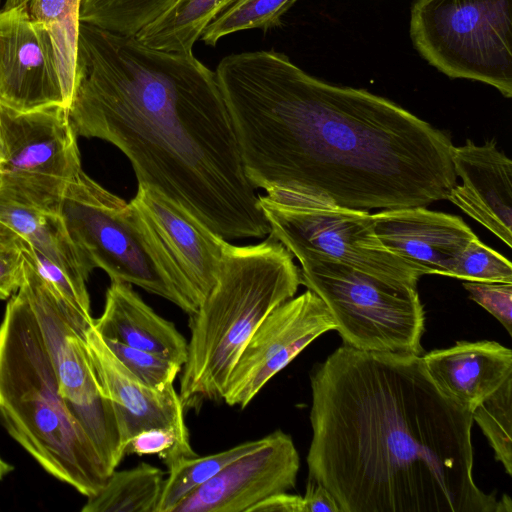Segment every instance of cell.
<instances>
[{
	"mask_svg": "<svg viewBox=\"0 0 512 512\" xmlns=\"http://www.w3.org/2000/svg\"><path fill=\"white\" fill-rule=\"evenodd\" d=\"M14 467L0 456V481L10 474Z\"/></svg>",
	"mask_w": 512,
	"mask_h": 512,
	"instance_id": "38",
	"label": "cell"
},
{
	"mask_svg": "<svg viewBox=\"0 0 512 512\" xmlns=\"http://www.w3.org/2000/svg\"><path fill=\"white\" fill-rule=\"evenodd\" d=\"M309 478L341 512H499L473 478L472 412L422 357L343 344L310 375Z\"/></svg>",
	"mask_w": 512,
	"mask_h": 512,
	"instance_id": "2",
	"label": "cell"
},
{
	"mask_svg": "<svg viewBox=\"0 0 512 512\" xmlns=\"http://www.w3.org/2000/svg\"><path fill=\"white\" fill-rule=\"evenodd\" d=\"M336 324L322 299L307 289L276 307L248 340L231 371L223 395L245 408L267 382Z\"/></svg>",
	"mask_w": 512,
	"mask_h": 512,
	"instance_id": "13",
	"label": "cell"
},
{
	"mask_svg": "<svg viewBox=\"0 0 512 512\" xmlns=\"http://www.w3.org/2000/svg\"><path fill=\"white\" fill-rule=\"evenodd\" d=\"M26 249L40 276L69 304L81 312L91 315L90 298L79 292L67 274L52 260L26 242Z\"/></svg>",
	"mask_w": 512,
	"mask_h": 512,
	"instance_id": "33",
	"label": "cell"
},
{
	"mask_svg": "<svg viewBox=\"0 0 512 512\" xmlns=\"http://www.w3.org/2000/svg\"><path fill=\"white\" fill-rule=\"evenodd\" d=\"M0 420L46 472L86 497L111 474L59 394L46 343L20 288L0 324Z\"/></svg>",
	"mask_w": 512,
	"mask_h": 512,
	"instance_id": "4",
	"label": "cell"
},
{
	"mask_svg": "<svg viewBox=\"0 0 512 512\" xmlns=\"http://www.w3.org/2000/svg\"><path fill=\"white\" fill-rule=\"evenodd\" d=\"M125 453L140 456L158 454L167 468L182 457L196 456L189 436L173 426L154 427L137 433L127 443Z\"/></svg>",
	"mask_w": 512,
	"mask_h": 512,
	"instance_id": "31",
	"label": "cell"
},
{
	"mask_svg": "<svg viewBox=\"0 0 512 512\" xmlns=\"http://www.w3.org/2000/svg\"><path fill=\"white\" fill-rule=\"evenodd\" d=\"M28 3L4 0L0 7V106L15 112L67 108L48 30Z\"/></svg>",
	"mask_w": 512,
	"mask_h": 512,
	"instance_id": "14",
	"label": "cell"
},
{
	"mask_svg": "<svg viewBox=\"0 0 512 512\" xmlns=\"http://www.w3.org/2000/svg\"><path fill=\"white\" fill-rule=\"evenodd\" d=\"M269 435L236 445L227 450L198 457H182L168 468L156 512H172L193 491L237 458L264 446Z\"/></svg>",
	"mask_w": 512,
	"mask_h": 512,
	"instance_id": "25",
	"label": "cell"
},
{
	"mask_svg": "<svg viewBox=\"0 0 512 512\" xmlns=\"http://www.w3.org/2000/svg\"><path fill=\"white\" fill-rule=\"evenodd\" d=\"M33 18L48 30L58 74L69 108L76 84L80 32V0H29Z\"/></svg>",
	"mask_w": 512,
	"mask_h": 512,
	"instance_id": "24",
	"label": "cell"
},
{
	"mask_svg": "<svg viewBox=\"0 0 512 512\" xmlns=\"http://www.w3.org/2000/svg\"><path fill=\"white\" fill-rule=\"evenodd\" d=\"M469 297L494 316L512 335V283L464 281Z\"/></svg>",
	"mask_w": 512,
	"mask_h": 512,
	"instance_id": "32",
	"label": "cell"
},
{
	"mask_svg": "<svg viewBox=\"0 0 512 512\" xmlns=\"http://www.w3.org/2000/svg\"><path fill=\"white\" fill-rule=\"evenodd\" d=\"M421 357L440 392L471 412L512 376L511 349L494 341H458Z\"/></svg>",
	"mask_w": 512,
	"mask_h": 512,
	"instance_id": "19",
	"label": "cell"
},
{
	"mask_svg": "<svg viewBox=\"0 0 512 512\" xmlns=\"http://www.w3.org/2000/svg\"><path fill=\"white\" fill-rule=\"evenodd\" d=\"M0 221L58 265L79 292L89 296L86 282L93 268L72 241L59 213L18 202L0 191Z\"/></svg>",
	"mask_w": 512,
	"mask_h": 512,
	"instance_id": "21",
	"label": "cell"
},
{
	"mask_svg": "<svg viewBox=\"0 0 512 512\" xmlns=\"http://www.w3.org/2000/svg\"><path fill=\"white\" fill-rule=\"evenodd\" d=\"M82 170L64 106L15 112L0 106V191L39 209L59 213L64 191Z\"/></svg>",
	"mask_w": 512,
	"mask_h": 512,
	"instance_id": "11",
	"label": "cell"
},
{
	"mask_svg": "<svg viewBox=\"0 0 512 512\" xmlns=\"http://www.w3.org/2000/svg\"><path fill=\"white\" fill-rule=\"evenodd\" d=\"M25 294L39 324L67 408L82 425L112 473L125 453L113 402L104 395L88 347L87 331L93 323L64 300L36 271L23 243Z\"/></svg>",
	"mask_w": 512,
	"mask_h": 512,
	"instance_id": "8",
	"label": "cell"
},
{
	"mask_svg": "<svg viewBox=\"0 0 512 512\" xmlns=\"http://www.w3.org/2000/svg\"><path fill=\"white\" fill-rule=\"evenodd\" d=\"M476 422L502 463L512 475V376L472 411Z\"/></svg>",
	"mask_w": 512,
	"mask_h": 512,
	"instance_id": "28",
	"label": "cell"
},
{
	"mask_svg": "<svg viewBox=\"0 0 512 512\" xmlns=\"http://www.w3.org/2000/svg\"><path fill=\"white\" fill-rule=\"evenodd\" d=\"M23 243L0 250V300L10 299L23 282Z\"/></svg>",
	"mask_w": 512,
	"mask_h": 512,
	"instance_id": "34",
	"label": "cell"
},
{
	"mask_svg": "<svg viewBox=\"0 0 512 512\" xmlns=\"http://www.w3.org/2000/svg\"><path fill=\"white\" fill-rule=\"evenodd\" d=\"M248 512H304L303 497L288 492L274 494L249 508Z\"/></svg>",
	"mask_w": 512,
	"mask_h": 512,
	"instance_id": "36",
	"label": "cell"
},
{
	"mask_svg": "<svg viewBox=\"0 0 512 512\" xmlns=\"http://www.w3.org/2000/svg\"><path fill=\"white\" fill-rule=\"evenodd\" d=\"M164 474L160 468L145 462L128 470H114L103 486L87 497L81 511L156 512Z\"/></svg>",
	"mask_w": 512,
	"mask_h": 512,
	"instance_id": "23",
	"label": "cell"
},
{
	"mask_svg": "<svg viewBox=\"0 0 512 512\" xmlns=\"http://www.w3.org/2000/svg\"><path fill=\"white\" fill-rule=\"evenodd\" d=\"M300 264L301 284L325 303L343 344L367 352L421 356L425 312L417 284L325 259Z\"/></svg>",
	"mask_w": 512,
	"mask_h": 512,
	"instance_id": "6",
	"label": "cell"
},
{
	"mask_svg": "<svg viewBox=\"0 0 512 512\" xmlns=\"http://www.w3.org/2000/svg\"><path fill=\"white\" fill-rule=\"evenodd\" d=\"M68 115L77 137L116 146L138 184L182 204L223 239L270 233L216 73L193 53L152 49L81 22Z\"/></svg>",
	"mask_w": 512,
	"mask_h": 512,
	"instance_id": "3",
	"label": "cell"
},
{
	"mask_svg": "<svg viewBox=\"0 0 512 512\" xmlns=\"http://www.w3.org/2000/svg\"><path fill=\"white\" fill-rule=\"evenodd\" d=\"M59 214L92 268L111 282H125L158 295L188 313L187 306L151 252L127 202L83 170L67 185Z\"/></svg>",
	"mask_w": 512,
	"mask_h": 512,
	"instance_id": "10",
	"label": "cell"
},
{
	"mask_svg": "<svg viewBox=\"0 0 512 512\" xmlns=\"http://www.w3.org/2000/svg\"><path fill=\"white\" fill-rule=\"evenodd\" d=\"M409 34L420 56L444 75L512 97V0H415Z\"/></svg>",
	"mask_w": 512,
	"mask_h": 512,
	"instance_id": "7",
	"label": "cell"
},
{
	"mask_svg": "<svg viewBox=\"0 0 512 512\" xmlns=\"http://www.w3.org/2000/svg\"><path fill=\"white\" fill-rule=\"evenodd\" d=\"M102 337V336H101ZM115 357L149 387L162 391L173 384L182 366L152 352L103 338Z\"/></svg>",
	"mask_w": 512,
	"mask_h": 512,
	"instance_id": "29",
	"label": "cell"
},
{
	"mask_svg": "<svg viewBox=\"0 0 512 512\" xmlns=\"http://www.w3.org/2000/svg\"><path fill=\"white\" fill-rule=\"evenodd\" d=\"M1 1H2V0H0V4H1Z\"/></svg>",
	"mask_w": 512,
	"mask_h": 512,
	"instance_id": "39",
	"label": "cell"
},
{
	"mask_svg": "<svg viewBox=\"0 0 512 512\" xmlns=\"http://www.w3.org/2000/svg\"><path fill=\"white\" fill-rule=\"evenodd\" d=\"M268 235L254 245L224 243L216 283L189 315L191 337L179 393L184 410L223 400L228 377L252 334L301 284L293 255Z\"/></svg>",
	"mask_w": 512,
	"mask_h": 512,
	"instance_id": "5",
	"label": "cell"
},
{
	"mask_svg": "<svg viewBox=\"0 0 512 512\" xmlns=\"http://www.w3.org/2000/svg\"><path fill=\"white\" fill-rule=\"evenodd\" d=\"M303 497L304 512H341L333 495L320 483L308 478Z\"/></svg>",
	"mask_w": 512,
	"mask_h": 512,
	"instance_id": "35",
	"label": "cell"
},
{
	"mask_svg": "<svg viewBox=\"0 0 512 512\" xmlns=\"http://www.w3.org/2000/svg\"><path fill=\"white\" fill-rule=\"evenodd\" d=\"M93 326L105 339L157 354L183 367L188 342L174 323L159 316L125 282H111L102 315Z\"/></svg>",
	"mask_w": 512,
	"mask_h": 512,
	"instance_id": "20",
	"label": "cell"
},
{
	"mask_svg": "<svg viewBox=\"0 0 512 512\" xmlns=\"http://www.w3.org/2000/svg\"><path fill=\"white\" fill-rule=\"evenodd\" d=\"M23 239L8 225L0 221V250L20 244Z\"/></svg>",
	"mask_w": 512,
	"mask_h": 512,
	"instance_id": "37",
	"label": "cell"
},
{
	"mask_svg": "<svg viewBox=\"0 0 512 512\" xmlns=\"http://www.w3.org/2000/svg\"><path fill=\"white\" fill-rule=\"evenodd\" d=\"M236 0H178L135 38L152 49L192 53L205 28Z\"/></svg>",
	"mask_w": 512,
	"mask_h": 512,
	"instance_id": "22",
	"label": "cell"
},
{
	"mask_svg": "<svg viewBox=\"0 0 512 512\" xmlns=\"http://www.w3.org/2000/svg\"><path fill=\"white\" fill-rule=\"evenodd\" d=\"M215 73L255 188L370 211L426 207L456 184L449 134L387 98L275 50L228 55Z\"/></svg>",
	"mask_w": 512,
	"mask_h": 512,
	"instance_id": "1",
	"label": "cell"
},
{
	"mask_svg": "<svg viewBox=\"0 0 512 512\" xmlns=\"http://www.w3.org/2000/svg\"><path fill=\"white\" fill-rule=\"evenodd\" d=\"M450 277L464 281L512 283V265L475 237L460 254Z\"/></svg>",
	"mask_w": 512,
	"mask_h": 512,
	"instance_id": "30",
	"label": "cell"
},
{
	"mask_svg": "<svg viewBox=\"0 0 512 512\" xmlns=\"http://www.w3.org/2000/svg\"><path fill=\"white\" fill-rule=\"evenodd\" d=\"M178 0H80V21L110 32L135 36Z\"/></svg>",
	"mask_w": 512,
	"mask_h": 512,
	"instance_id": "26",
	"label": "cell"
},
{
	"mask_svg": "<svg viewBox=\"0 0 512 512\" xmlns=\"http://www.w3.org/2000/svg\"><path fill=\"white\" fill-rule=\"evenodd\" d=\"M296 0H236L203 31L200 39L215 46L224 36L235 32L261 29L267 31L282 24V17Z\"/></svg>",
	"mask_w": 512,
	"mask_h": 512,
	"instance_id": "27",
	"label": "cell"
},
{
	"mask_svg": "<svg viewBox=\"0 0 512 512\" xmlns=\"http://www.w3.org/2000/svg\"><path fill=\"white\" fill-rule=\"evenodd\" d=\"M87 347L104 395L114 404L125 447L134 435L154 427L173 426L189 436L173 384L159 391L143 383L115 357L93 323L87 331Z\"/></svg>",
	"mask_w": 512,
	"mask_h": 512,
	"instance_id": "18",
	"label": "cell"
},
{
	"mask_svg": "<svg viewBox=\"0 0 512 512\" xmlns=\"http://www.w3.org/2000/svg\"><path fill=\"white\" fill-rule=\"evenodd\" d=\"M299 468L291 436L276 430L264 446L225 466L172 512H248L260 501L294 489Z\"/></svg>",
	"mask_w": 512,
	"mask_h": 512,
	"instance_id": "15",
	"label": "cell"
},
{
	"mask_svg": "<svg viewBox=\"0 0 512 512\" xmlns=\"http://www.w3.org/2000/svg\"><path fill=\"white\" fill-rule=\"evenodd\" d=\"M451 161L461 184L456 183L446 199L511 247V159L494 139L481 146L468 139L452 147Z\"/></svg>",
	"mask_w": 512,
	"mask_h": 512,
	"instance_id": "17",
	"label": "cell"
},
{
	"mask_svg": "<svg viewBox=\"0 0 512 512\" xmlns=\"http://www.w3.org/2000/svg\"><path fill=\"white\" fill-rule=\"evenodd\" d=\"M372 218L381 246L421 275L450 277L462 251L477 237L461 217L424 206L383 209Z\"/></svg>",
	"mask_w": 512,
	"mask_h": 512,
	"instance_id": "16",
	"label": "cell"
},
{
	"mask_svg": "<svg viewBox=\"0 0 512 512\" xmlns=\"http://www.w3.org/2000/svg\"><path fill=\"white\" fill-rule=\"evenodd\" d=\"M128 204L158 265L192 314L216 283L227 240L148 185L138 184Z\"/></svg>",
	"mask_w": 512,
	"mask_h": 512,
	"instance_id": "12",
	"label": "cell"
},
{
	"mask_svg": "<svg viewBox=\"0 0 512 512\" xmlns=\"http://www.w3.org/2000/svg\"><path fill=\"white\" fill-rule=\"evenodd\" d=\"M259 206L270 233L299 262L325 259L365 273L417 284L422 276L414 267L379 243L369 211L338 206L312 195L271 190L259 196Z\"/></svg>",
	"mask_w": 512,
	"mask_h": 512,
	"instance_id": "9",
	"label": "cell"
}]
</instances>
